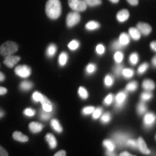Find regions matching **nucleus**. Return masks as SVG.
Wrapping results in <instances>:
<instances>
[{
    "instance_id": "nucleus-57",
    "label": "nucleus",
    "mask_w": 156,
    "mask_h": 156,
    "mask_svg": "<svg viewBox=\"0 0 156 156\" xmlns=\"http://www.w3.org/2000/svg\"><path fill=\"white\" fill-rule=\"evenodd\" d=\"M107 155H115V154H114L112 151H107Z\"/></svg>"
},
{
    "instance_id": "nucleus-14",
    "label": "nucleus",
    "mask_w": 156,
    "mask_h": 156,
    "mask_svg": "<svg viewBox=\"0 0 156 156\" xmlns=\"http://www.w3.org/2000/svg\"><path fill=\"white\" fill-rule=\"evenodd\" d=\"M45 139H46V141L48 142V144L50 147L51 149H54L56 148V145H57V141H56L55 136L52 134H47L46 136H45Z\"/></svg>"
},
{
    "instance_id": "nucleus-18",
    "label": "nucleus",
    "mask_w": 156,
    "mask_h": 156,
    "mask_svg": "<svg viewBox=\"0 0 156 156\" xmlns=\"http://www.w3.org/2000/svg\"><path fill=\"white\" fill-rule=\"evenodd\" d=\"M129 35L134 40H139L140 38V32L137 28H130L129 29Z\"/></svg>"
},
{
    "instance_id": "nucleus-30",
    "label": "nucleus",
    "mask_w": 156,
    "mask_h": 156,
    "mask_svg": "<svg viewBox=\"0 0 156 156\" xmlns=\"http://www.w3.org/2000/svg\"><path fill=\"white\" fill-rule=\"evenodd\" d=\"M122 74L124 77L131 78L134 76V70L131 69H123Z\"/></svg>"
},
{
    "instance_id": "nucleus-33",
    "label": "nucleus",
    "mask_w": 156,
    "mask_h": 156,
    "mask_svg": "<svg viewBox=\"0 0 156 156\" xmlns=\"http://www.w3.org/2000/svg\"><path fill=\"white\" fill-rule=\"evenodd\" d=\"M129 61H130V63L133 64V65H135L138 61H139V56H138V54L137 53H133L131 54V56L129 57Z\"/></svg>"
},
{
    "instance_id": "nucleus-51",
    "label": "nucleus",
    "mask_w": 156,
    "mask_h": 156,
    "mask_svg": "<svg viewBox=\"0 0 156 156\" xmlns=\"http://www.w3.org/2000/svg\"><path fill=\"white\" fill-rule=\"evenodd\" d=\"M65 155H66V152L63 150L58 151L57 153L55 154V156H65Z\"/></svg>"
},
{
    "instance_id": "nucleus-34",
    "label": "nucleus",
    "mask_w": 156,
    "mask_h": 156,
    "mask_svg": "<svg viewBox=\"0 0 156 156\" xmlns=\"http://www.w3.org/2000/svg\"><path fill=\"white\" fill-rule=\"evenodd\" d=\"M122 65H121L120 63H117V65H115V68H114V73H115V75L116 76H121V74L122 72Z\"/></svg>"
},
{
    "instance_id": "nucleus-53",
    "label": "nucleus",
    "mask_w": 156,
    "mask_h": 156,
    "mask_svg": "<svg viewBox=\"0 0 156 156\" xmlns=\"http://www.w3.org/2000/svg\"><path fill=\"white\" fill-rule=\"evenodd\" d=\"M150 46H151V49L154 50V51H155V50H156V43L154 42V41L151 43Z\"/></svg>"
},
{
    "instance_id": "nucleus-58",
    "label": "nucleus",
    "mask_w": 156,
    "mask_h": 156,
    "mask_svg": "<svg viewBox=\"0 0 156 156\" xmlns=\"http://www.w3.org/2000/svg\"><path fill=\"white\" fill-rule=\"evenodd\" d=\"M4 115H5V112L3 111L2 109H0V118H2Z\"/></svg>"
},
{
    "instance_id": "nucleus-52",
    "label": "nucleus",
    "mask_w": 156,
    "mask_h": 156,
    "mask_svg": "<svg viewBox=\"0 0 156 156\" xmlns=\"http://www.w3.org/2000/svg\"><path fill=\"white\" fill-rule=\"evenodd\" d=\"M6 93H7V89L4 87H0V95H5Z\"/></svg>"
},
{
    "instance_id": "nucleus-15",
    "label": "nucleus",
    "mask_w": 156,
    "mask_h": 156,
    "mask_svg": "<svg viewBox=\"0 0 156 156\" xmlns=\"http://www.w3.org/2000/svg\"><path fill=\"white\" fill-rule=\"evenodd\" d=\"M12 137H13V139L15 140L20 141V142H26V141H28L29 140L28 136L24 135V134H22L19 131H15L13 133V134H12Z\"/></svg>"
},
{
    "instance_id": "nucleus-28",
    "label": "nucleus",
    "mask_w": 156,
    "mask_h": 156,
    "mask_svg": "<svg viewBox=\"0 0 156 156\" xmlns=\"http://www.w3.org/2000/svg\"><path fill=\"white\" fill-rule=\"evenodd\" d=\"M83 1L87 5V6H90V7L101 5V0H83Z\"/></svg>"
},
{
    "instance_id": "nucleus-26",
    "label": "nucleus",
    "mask_w": 156,
    "mask_h": 156,
    "mask_svg": "<svg viewBox=\"0 0 156 156\" xmlns=\"http://www.w3.org/2000/svg\"><path fill=\"white\" fill-rule=\"evenodd\" d=\"M146 111H147V106H146L145 103L144 102H140L139 104H138V106H137V113H138V115H141L145 114Z\"/></svg>"
},
{
    "instance_id": "nucleus-20",
    "label": "nucleus",
    "mask_w": 156,
    "mask_h": 156,
    "mask_svg": "<svg viewBox=\"0 0 156 156\" xmlns=\"http://www.w3.org/2000/svg\"><path fill=\"white\" fill-rule=\"evenodd\" d=\"M50 125H51V127L53 128V129L56 131V132H58V133H61L62 131V128L61 124L59 123V122L56 120V119H53L52 121H51V122H50Z\"/></svg>"
},
{
    "instance_id": "nucleus-4",
    "label": "nucleus",
    "mask_w": 156,
    "mask_h": 156,
    "mask_svg": "<svg viewBox=\"0 0 156 156\" xmlns=\"http://www.w3.org/2000/svg\"><path fill=\"white\" fill-rule=\"evenodd\" d=\"M68 4L73 11L77 12L86 11L88 7L83 0H68Z\"/></svg>"
},
{
    "instance_id": "nucleus-50",
    "label": "nucleus",
    "mask_w": 156,
    "mask_h": 156,
    "mask_svg": "<svg viewBox=\"0 0 156 156\" xmlns=\"http://www.w3.org/2000/svg\"><path fill=\"white\" fill-rule=\"evenodd\" d=\"M128 3L131 5H138V3H139V0H127Z\"/></svg>"
},
{
    "instance_id": "nucleus-9",
    "label": "nucleus",
    "mask_w": 156,
    "mask_h": 156,
    "mask_svg": "<svg viewBox=\"0 0 156 156\" xmlns=\"http://www.w3.org/2000/svg\"><path fill=\"white\" fill-rule=\"evenodd\" d=\"M137 29L139 30L140 34H143L145 36H147L151 33L152 31V28L148 23H137Z\"/></svg>"
},
{
    "instance_id": "nucleus-1",
    "label": "nucleus",
    "mask_w": 156,
    "mask_h": 156,
    "mask_svg": "<svg viewBox=\"0 0 156 156\" xmlns=\"http://www.w3.org/2000/svg\"><path fill=\"white\" fill-rule=\"evenodd\" d=\"M46 15L50 19H57L61 16L62 6L60 0H48L45 6Z\"/></svg>"
},
{
    "instance_id": "nucleus-3",
    "label": "nucleus",
    "mask_w": 156,
    "mask_h": 156,
    "mask_svg": "<svg viewBox=\"0 0 156 156\" xmlns=\"http://www.w3.org/2000/svg\"><path fill=\"white\" fill-rule=\"evenodd\" d=\"M129 138H130V135L128 134L117 132L113 134L112 141L117 147H128V140Z\"/></svg>"
},
{
    "instance_id": "nucleus-48",
    "label": "nucleus",
    "mask_w": 156,
    "mask_h": 156,
    "mask_svg": "<svg viewBox=\"0 0 156 156\" xmlns=\"http://www.w3.org/2000/svg\"><path fill=\"white\" fill-rule=\"evenodd\" d=\"M114 100V95H112V94H109V95H108L106 96V98L104 99V103L106 104V105H109V104H111L112 101Z\"/></svg>"
},
{
    "instance_id": "nucleus-13",
    "label": "nucleus",
    "mask_w": 156,
    "mask_h": 156,
    "mask_svg": "<svg viewBox=\"0 0 156 156\" xmlns=\"http://www.w3.org/2000/svg\"><path fill=\"white\" fill-rule=\"evenodd\" d=\"M128 17H129V11L128 10H122V11H119L116 15L117 20L121 23L127 21Z\"/></svg>"
},
{
    "instance_id": "nucleus-36",
    "label": "nucleus",
    "mask_w": 156,
    "mask_h": 156,
    "mask_svg": "<svg viewBox=\"0 0 156 156\" xmlns=\"http://www.w3.org/2000/svg\"><path fill=\"white\" fill-rule=\"evenodd\" d=\"M101 114H102V108H95V110L92 113V115H93V119L96 120L97 118H99V117L101 115Z\"/></svg>"
},
{
    "instance_id": "nucleus-42",
    "label": "nucleus",
    "mask_w": 156,
    "mask_h": 156,
    "mask_svg": "<svg viewBox=\"0 0 156 156\" xmlns=\"http://www.w3.org/2000/svg\"><path fill=\"white\" fill-rule=\"evenodd\" d=\"M94 110H95V108H94V107H92V106L85 107L83 109V115H88L92 114Z\"/></svg>"
},
{
    "instance_id": "nucleus-47",
    "label": "nucleus",
    "mask_w": 156,
    "mask_h": 156,
    "mask_svg": "<svg viewBox=\"0 0 156 156\" xmlns=\"http://www.w3.org/2000/svg\"><path fill=\"white\" fill-rule=\"evenodd\" d=\"M23 114L26 115V116H29V117H31L35 115V110L32 109V108H26V109H24V111H23Z\"/></svg>"
},
{
    "instance_id": "nucleus-10",
    "label": "nucleus",
    "mask_w": 156,
    "mask_h": 156,
    "mask_svg": "<svg viewBox=\"0 0 156 156\" xmlns=\"http://www.w3.org/2000/svg\"><path fill=\"white\" fill-rule=\"evenodd\" d=\"M154 122H155V115L150 112L147 113L144 116V124H145L146 128H151Z\"/></svg>"
},
{
    "instance_id": "nucleus-12",
    "label": "nucleus",
    "mask_w": 156,
    "mask_h": 156,
    "mask_svg": "<svg viewBox=\"0 0 156 156\" xmlns=\"http://www.w3.org/2000/svg\"><path fill=\"white\" fill-rule=\"evenodd\" d=\"M42 102V107H43V110H44L46 112H52V109H53V106H52V103L50 102V101L45 97L44 95L43 97V100L41 101Z\"/></svg>"
},
{
    "instance_id": "nucleus-21",
    "label": "nucleus",
    "mask_w": 156,
    "mask_h": 156,
    "mask_svg": "<svg viewBox=\"0 0 156 156\" xmlns=\"http://www.w3.org/2000/svg\"><path fill=\"white\" fill-rule=\"evenodd\" d=\"M102 144L106 147L108 151H112L113 152V151L115 150V145L114 144L112 140H103Z\"/></svg>"
},
{
    "instance_id": "nucleus-2",
    "label": "nucleus",
    "mask_w": 156,
    "mask_h": 156,
    "mask_svg": "<svg viewBox=\"0 0 156 156\" xmlns=\"http://www.w3.org/2000/svg\"><path fill=\"white\" fill-rule=\"evenodd\" d=\"M17 50H18V45L16 43L12 41H8L0 46V54L5 56H10L17 52Z\"/></svg>"
},
{
    "instance_id": "nucleus-49",
    "label": "nucleus",
    "mask_w": 156,
    "mask_h": 156,
    "mask_svg": "<svg viewBox=\"0 0 156 156\" xmlns=\"http://www.w3.org/2000/svg\"><path fill=\"white\" fill-rule=\"evenodd\" d=\"M0 156H8L7 151L3 147H1V146H0Z\"/></svg>"
},
{
    "instance_id": "nucleus-44",
    "label": "nucleus",
    "mask_w": 156,
    "mask_h": 156,
    "mask_svg": "<svg viewBox=\"0 0 156 156\" xmlns=\"http://www.w3.org/2000/svg\"><path fill=\"white\" fill-rule=\"evenodd\" d=\"M128 147H132V148H138V146H137V140L129 138L128 140Z\"/></svg>"
},
{
    "instance_id": "nucleus-56",
    "label": "nucleus",
    "mask_w": 156,
    "mask_h": 156,
    "mask_svg": "<svg viewBox=\"0 0 156 156\" xmlns=\"http://www.w3.org/2000/svg\"><path fill=\"white\" fill-rule=\"evenodd\" d=\"M152 62H153V65H154V67H155L156 66V56H154V58H153V60H152Z\"/></svg>"
},
{
    "instance_id": "nucleus-23",
    "label": "nucleus",
    "mask_w": 156,
    "mask_h": 156,
    "mask_svg": "<svg viewBox=\"0 0 156 156\" xmlns=\"http://www.w3.org/2000/svg\"><path fill=\"white\" fill-rule=\"evenodd\" d=\"M33 88V83L28 82V81H24L20 84V89L23 90V91H29L30 89H31Z\"/></svg>"
},
{
    "instance_id": "nucleus-5",
    "label": "nucleus",
    "mask_w": 156,
    "mask_h": 156,
    "mask_svg": "<svg viewBox=\"0 0 156 156\" xmlns=\"http://www.w3.org/2000/svg\"><path fill=\"white\" fill-rule=\"evenodd\" d=\"M81 20V16L77 11L69 12L67 16V26L69 28H72L75 25H76Z\"/></svg>"
},
{
    "instance_id": "nucleus-40",
    "label": "nucleus",
    "mask_w": 156,
    "mask_h": 156,
    "mask_svg": "<svg viewBox=\"0 0 156 156\" xmlns=\"http://www.w3.org/2000/svg\"><path fill=\"white\" fill-rule=\"evenodd\" d=\"M95 70H96V65L94 64V63H89V65L87 66V68H86V71L89 75L90 74H93Z\"/></svg>"
},
{
    "instance_id": "nucleus-39",
    "label": "nucleus",
    "mask_w": 156,
    "mask_h": 156,
    "mask_svg": "<svg viewBox=\"0 0 156 156\" xmlns=\"http://www.w3.org/2000/svg\"><path fill=\"white\" fill-rule=\"evenodd\" d=\"M104 83H105L107 87H111L113 83H114V79H113L111 76H109V75L107 76L105 79H104Z\"/></svg>"
},
{
    "instance_id": "nucleus-19",
    "label": "nucleus",
    "mask_w": 156,
    "mask_h": 156,
    "mask_svg": "<svg viewBox=\"0 0 156 156\" xmlns=\"http://www.w3.org/2000/svg\"><path fill=\"white\" fill-rule=\"evenodd\" d=\"M119 42H120L121 44L123 45V46L125 47V46H127V45L129 44L130 39H129V37H128L127 34L122 33L121 34V36H120V37H119Z\"/></svg>"
},
{
    "instance_id": "nucleus-22",
    "label": "nucleus",
    "mask_w": 156,
    "mask_h": 156,
    "mask_svg": "<svg viewBox=\"0 0 156 156\" xmlns=\"http://www.w3.org/2000/svg\"><path fill=\"white\" fill-rule=\"evenodd\" d=\"M100 27L99 23L95 22V21H89V23H86V29L88 30H95Z\"/></svg>"
},
{
    "instance_id": "nucleus-35",
    "label": "nucleus",
    "mask_w": 156,
    "mask_h": 156,
    "mask_svg": "<svg viewBox=\"0 0 156 156\" xmlns=\"http://www.w3.org/2000/svg\"><path fill=\"white\" fill-rule=\"evenodd\" d=\"M140 97H141V100L143 101H149L152 98V94H151L149 91L146 90L145 92H143L141 94Z\"/></svg>"
},
{
    "instance_id": "nucleus-41",
    "label": "nucleus",
    "mask_w": 156,
    "mask_h": 156,
    "mask_svg": "<svg viewBox=\"0 0 156 156\" xmlns=\"http://www.w3.org/2000/svg\"><path fill=\"white\" fill-rule=\"evenodd\" d=\"M51 116V115H50V112H46L44 111L41 112V114H40V119L41 120H43V121H47V120H49Z\"/></svg>"
},
{
    "instance_id": "nucleus-55",
    "label": "nucleus",
    "mask_w": 156,
    "mask_h": 156,
    "mask_svg": "<svg viewBox=\"0 0 156 156\" xmlns=\"http://www.w3.org/2000/svg\"><path fill=\"white\" fill-rule=\"evenodd\" d=\"M121 156H131V154L128 153V152H123V153H121Z\"/></svg>"
},
{
    "instance_id": "nucleus-31",
    "label": "nucleus",
    "mask_w": 156,
    "mask_h": 156,
    "mask_svg": "<svg viewBox=\"0 0 156 156\" xmlns=\"http://www.w3.org/2000/svg\"><path fill=\"white\" fill-rule=\"evenodd\" d=\"M138 88V84L136 82H131L126 86V90L127 91H135Z\"/></svg>"
},
{
    "instance_id": "nucleus-8",
    "label": "nucleus",
    "mask_w": 156,
    "mask_h": 156,
    "mask_svg": "<svg viewBox=\"0 0 156 156\" xmlns=\"http://www.w3.org/2000/svg\"><path fill=\"white\" fill-rule=\"evenodd\" d=\"M20 57L19 56H6V57L5 58L4 60V63L5 64L7 67L9 68H13L16 64H17L18 62L20 61Z\"/></svg>"
},
{
    "instance_id": "nucleus-46",
    "label": "nucleus",
    "mask_w": 156,
    "mask_h": 156,
    "mask_svg": "<svg viewBox=\"0 0 156 156\" xmlns=\"http://www.w3.org/2000/svg\"><path fill=\"white\" fill-rule=\"evenodd\" d=\"M95 51H96V53L97 54H99V55H102V54H104V52H105V47H104V45L102 44H98L96 46V48H95Z\"/></svg>"
},
{
    "instance_id": "nucleus-24",
    "label": "nucleus",
    "mask_w": 156,
    "mask_h": 156,
    "mask_svg": "<svg viewBox=\"0 0 156 156\" xmlns=\"http://www.w3.org/2000/svg\"><path fill=\"white\" fill-rule=\"evenodd\" d=\"M58 61H59V64H60V66H64L66 63H67L68 61V54L66 52H62L61 53V55L59 56V59H58Z\"/></svg>"
},
{
    "instance_id": "nucleus-11",
    "label": "nucleus",
    "mask_w": 156,
    "mask_h": 156,
    "mask_svg": "<svg viewBox=\"0 0 156 156\" xmlns=\"http://www.w3.org/2000/svg\"><path fill=\"white\" fill-rule=\"evenodd\" d=\"M137 146H138V148L142 154H150V150L147 148L146 142L141 137H139V139L137 140Z\"/></svg>"
},
{
    "instance_id": "nucleus-54",
    "label": "nucleus",
    "mask_w": 156,
    "mask_h": 156,
    "mask_svg": "<svg viewBox=\"0 0 156 156\" xmlns=\"http://www.w3.org/2000/svg\"><path fill=\"white\" fill-rule=\"evenodd\" d=\"M5 75H4V74H3L2 72H0V82H3V81H5Z\"/></svg>"
},
{
    "instance_id": "nucleus-25",
    "label": "nucleus",
    "mask_w": 156,
    "mask_h": 156,
    "mask_svg": "<svg viewBox=\"0 0 156 156\" xmlns=\"http://www.w3.org/2000/svg\"><path fill=\"white\" fill-rule=\"evenodd\" d=\"M78 94L80 95V97L82 99H84V100L89 97V93H88L87 89L83 88V87H80L79 88V89H78Z\"/></svg>"
},
{
    "instance_id": "nucleus-7",
    "label": "nucleus",
    "mask_w": 156,
    "mask_h": 156,
    "mask_svg": "<svg viewBox=\"0 0 156 156\" xmlns=\"http://www.w3.org/2000/svg\"><path fill=\"white\" fill-rule=\"evenodd\" d=\"M127 92L125 91H121L119 92L116 95V97H115V101H116V105H115V108H118V109H122L125 104V101H126V99H127Z\"/></svg>"
},
{
    "instance_id": "nucleus-17",
    "label": "nucleus",
    "mask_w": 156,
    "mask_h": 156,
    "mask_svg": "<svg viewBox=\"0 0 156 156\" xmlns=\"http://www.w3.org/2000/svg\"><path fill=\"white\" fill-rule=\"evenodd\" d=\"M142 87L145 90H147V91H151L153 89H154L155 88V83L152 81V80H149V79H146L143 81V83H142Z\"/></svg>"
},
{
    "instance_id": "nucleus-37",
    "label": "nucleus",
    "mask_w": 156,
    "mask_h": 156,
    "mask_svg": "<svg viewBox=\"0 0 156 156\" xmlns=\"http://www.w3.org/2000/svg\"><path fill=\"white\" fill-rule=\"evenodd\" d=\"M115 61L117 63H120V62H122V61L123 60V54L121 52V51H118L117 50L116 52H115Z\"/></svg>"
},
{
    "instance_id": "nucleus-38",
    "label": "nucleus",
    "mask_w": 156,
    "mask_h": 156,
    "mask_svg": "<svg viewBox=\"0 0 156 156\" xmlns=\"http://www.w3.org/2000/svg\"><path fill=\"white\" fill-rule=\"evenodd\" d=\"M43 97H44V95L37 91L34 92L33 95H32V99H33L34 101H41L43 100Z\"/></svg>"
},
{
    "instance_id": "nucleus-6",
    "label": "nucleus",
    "mask_w": 156,
    "mask_h": 156,
    "mask_svg": "<svg viewBox=\"0 0 156 156\" xmlns=\"http://www.w3.org/2000/svg\"><path fill=\"white\" fill-rule=\"evenodd\" d=\"M15 73L20 77L26 78L30 76L31 69H30V68L26 66V65H20V66H17L15 69Z\"/></svg>"
},
{
    "instance_id": "nucleus-59",
    "label": "nucleus",
    "mask_w": 156,
    "mask_h": 156,
    "mask_svg": "<svg viewBox=\"0 0 156 156\" xmlns=\"http://www.w3.org/2000/svg\"><path fill=\"white\" fill-rule=\"evenodd\" d=\"M110 2H112V3H114V4H117L120 0H109Z\"/></svg>"
},
{
    "instance_id": "nucleus-32",
    "label": "nucleus",
    "mask_w": 156,
    "mask_h": 156,
    "mask_svg": "<svg viewBox=\"0 0 156 156\" xmlns=\"http://www.w3.org/2000/svg\"><path fill=\"white\" fill-rule=\"evenodd\" d=\"M79 42H78L77 40H72L69 44H68V47H69V49L71 50H77L78 47H79Z\"/></svg>"
},
{
    "instance_id": "nucleus-16",
    "label": "nucleus",
    "mask_w": 156,
    "mask_h": 156,
    "mask_svg": "<svg viewBox=\"0 0 156 156\" xmlns=\"http://www.w3.org/2000/svg\"><path fill=\"white\" fill-rule=\"evenodd\" d=\"M29 128L32 133H39L43 130L44 125L39 122H30L29 125Z\"/></svg>"
},
{
    "instance_id": "nucleus-45",
    "label": "nucleus",
    "mask_w": 156,
    "mask_h": 156,
    "mask_svg": "<svg viewBox=\"0 0 156 156\" xmlns=\"http://www.w3.org/2000/svg\"><path fill=\"white\" fill-rule=\"evenodd\" d=\"M148 69V64L147 63V62H144V63H142L138 69V73L139 74H143V73H145L147 71V69Z\"/></svg>"
},
{
    "instance_id": "nucleus-29",
    "label": "nucleus",
    "mask_w": 156,
    "mask_h": 156,
    "mask_svg": "<svg viewBox=\"0 0 156 156\" xmlns=\"http://www.w3.org/2000/svg\"><path fill=\"white\" fill-rule=\"evenodd\" d=\"M110 120H111V115H110V113H108V112H106V113H104L103 115H101V122L102 123H108L110 122Z\"/></svg>"
},
{
    "instance_id": "nucleus-27",
    "label": "nucleus",
    "mask_w": 156,
    "mask_h": 156,
    "mask_svg": "<svg viewBox=\"0 0 156 156\" xmlns=\"http://www.w3.org/2000/svg\"><path fill=\"white\" fill-rule=\"evenodd\" d=\"M56 46L54 44H51L48 47L47 49V55L50 57L54 56L56 54Z\"/></svg>"
},
{
    "instance_id": "nucleus-43",
    "label": "nucleus",
    "mask_w": 156,
    "mask_h": 156,
    "mask_svg": "<svg viewBox=\"0 0 156 156\" xmlns=\"http://www.w3.org/2000/svg\"><path fill=\"white\" fill-rule=\"evenodd\" d=\"M123 48H124V46L121 44L119 41H115V42L112 44V49H113V50H122Z\"/></svg>"
}]
</instances>
